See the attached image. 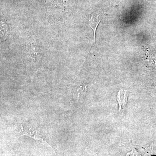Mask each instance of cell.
Listing matches in <instances>:
<instances>
[{
    "label": "cell",
    "mask_w": 156,
    "mask_h": 156,
    "mask_svg": "<svg viewBox=\"0 0 156 156\" xmlns=\"http://www.w3.org/2000/svg\"><path fill=\"white\" fill-rule=\"evenodd\" d=\"M128 94L126 90L120 89L117 95V101L119 105V111L124 115L128 100Z\"/></svg>",
    "instance_id": "obj_1"
},
{
    "label": "cell",
    "mask_w": 156,
    "mask_h": 156,
    "mask_svg": "<svg viewBox=\"0 0 156 156\" xmlns=\"http://www.w3.org/2000/svg\"><path fill=\"white\" fill-rule=\"evenodd\" d=\"M29 51L30 54V57L34 61L40 60L41 58V50L37 46L34 44H31L29 47Z\"/></svg>",
    "instance_id": "obj_2"
},
{
    "label": "cell",
    "mask_w": 156,
    "mask_h": 156,
    "mask_svg": "<svg viewBox=\"0 0 156 156\" xmlns=\"http://www.w3.org/2000/svg\"><path fill=\"white\" fill-rule=\"evenodd\" d=\"M101 20V18H100L99 16L98 17H95V16H92L91 17V19H90L89 21V25H90L91 28L93 30V33H94V40H95V42L96 41V31L98 26Z\"/></svg>",
    "instance_id": "obj_3"
},
{
    "label": "cell",
    "mask_w": 156,
    "mask_h": 156,
    "mask_svg": "<svg viewBox=\"0 0 156 156\" xmlns=\"http://www.w3.org/2000/svg\"><path fill=\"white\" fill-rule=\"evenodd\" d=\"M9 29L5 23L1 21V41H5L8 36Z\"/></svg>",
    "instance_id": "obj_4"
}]
</instances>
